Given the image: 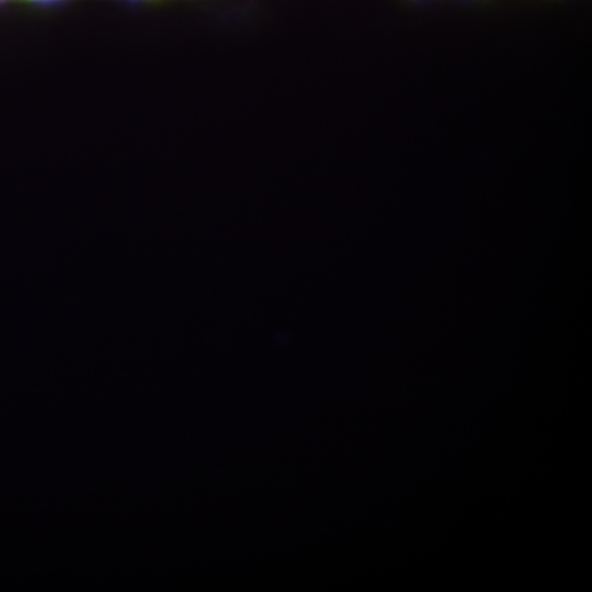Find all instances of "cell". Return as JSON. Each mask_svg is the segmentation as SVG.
Returning <instances> with one entry per match:
<instances>
[{
	"instance_id": "obj_2",
	"label": "cell",
	"mask_w": 592,
	"mask_h": 592,
	"mask_svg": "<svg viewBox=\"0 0 592 592\" xmlns=\"http://www.w3.org/2000/svg\"><path fill=\"white\" fill-rule=\"evenodd\" d=\"M4 1H7V0H0V3H1V2H4Z\"/></svg>"
},
{
	"instance_id": "obj_3",
	"label": "cell",
	"mask_w": 592,
	"mask_h": 592,
	"mask_svg": "<svg viewBox=\"0 0 592 592\" xmlns=\"http://www.w3.org/2000/svg\"><path fill=\"white\" fill-rule=\"evenodd\" d=\"M138 1H140V0H138ZM145 1H151V0H145Z\"/></svg>"
},
{
	"instance_id": "obj_1",
	"label": "cell",
	"mask_w": 592,
	"mask_h": 592,
	"mask_svg": "<svg viewBox=\"0 0 592 592\" xmlns=\"http://www.w3.org/2000/svg\"><path fill=\"white\" fill-rule=\"evenodd\" d=\"M24 3H31V4H54L59 2H65L68 0H19Z\"/></svg>"
}]
</instances>
